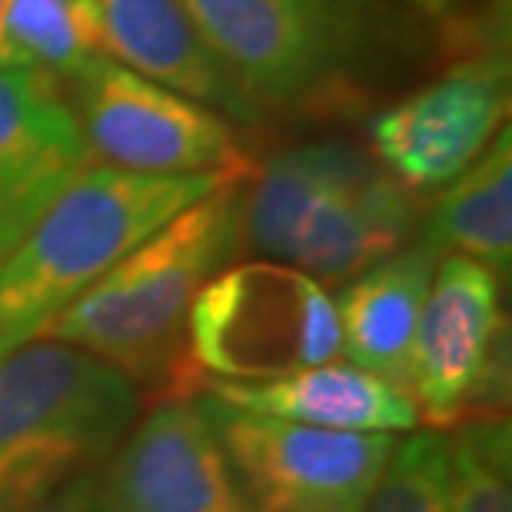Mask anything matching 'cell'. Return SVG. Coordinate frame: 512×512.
<instances>
[{
    "instance_id": "6da1fadb",
    "label": "cell",
    "mask_w": 512,
    "mask_h": 512,
    "mask_svg": "<svg viewBox=\"0 0 512 512\" xmlns=\"http://www.w3.org/2000/svg\"><path fill=\"white\" fill-rule=\"evenodd\" d=\"M247 187V177H233L163 223L60 313L44 340L114 366L133 386L177 370L193 300L243 253Z\"/></svg>"
},
{
    "instance_id": "7a4b0ae2",
    "label": "cell",
    "mask_w": 512,
    "mask_h": 512,
    "mask_svg": "<svg viewBox=\"0 0 512 512\" xmlns=\"http://www.w3.org/2000/svg\"><path fill=\"white\" fill-rule=\"evenodd\" d=\"M233 177L250 173L150 177L90 163L0 260V356L44 340L137 243Z\"/></svg>"
},
{
    "instance_id": "3957f363",
    "label": "cell",
    "mask_w": 512,
    "mask_h": 512,
    "mask_svg": "<svg viewBox=\"0 0 512 512\" xmlns=\"http://www.w3.org/2000/svg\"><path fill=\"white\" fill-rule=\"evenodd\" d=\"M137 419V386L67 343L0 356V512H30L94 476Z\"/></svg>"
},
{
    "instance_id": "277c9868",
    "label": "cell",
    "mask_w": 512,
    "mask_h": 512,
    "mask_svg": "<svg viewBox=\"0 0 512 512\" xmlns=\"http://www.w3.org/2000/svg\"><path fill=\"white\" fill-rule=\"evenodd\" d=\"M250 104L296 107L333 94L380 50V0H183Z\"/></svg>"
},
{
    "instance_id": "5b68a950",
    "label": "cell",
    "mask_w": 512,
    "mask_h": 512,
    "mask_svg": "<svg viewBox=\"0 0 512 512\" xmlns=\"http://www.w3.org/2000/svg\"><path fill=\"white\" fill-rule=\"evenodd\" d=\"M183 350L187 376L223 383H270L340 360L333 293L296 266L233 263L197 293Z\"/></svg>"
},
{
    "instance_id": "8992f818",
    "label": "cell",
    "mask_w": 512,
    "mask_h": 512,
    "mask_svg": "<svg viewBox=\"0 0 512 512\" xmlns=\"http://www.w3.org/2000/svg\"><path fill=\"white\" fill-rule=\"evenodd\" d=\"M506 320L499 273L469 256H439L419 313L409 396L419 423L456 433L479 419H506L499 406L509 386Z\"/></svg>"
},
{
    "instance_id": "52a82bcc",
    "label": "cell",
    "mask_w": 512,
    "mask_h": 512,
    "mask_svg": "<svg viewBox=\"0 0 512 512\" xmlns=\"http://www.w3.org/2000/svg\"><path fill=\"white\" fill-rule=\"evenodd\" d=\"M256 512H363L396 453L393 433H336L197 396Z\"/></svg>"
},
{
    "instance_id": "ba28073f",
    "label": "cell",
    "mask_w": 512,
    "mask_h": 512,
    "mask_svg": "<svg viewBox=\"0 0 512 512\" xmlns=\"http://www.w3.org/2000/svg\"><path fill=\"white\" fill-rule=\"evenodd\" d=\"M90 160L150 177L250 173L237 124L197 100L97 60L67 87Z\"/></svg>"
},
{
    "instance_id": "9c48e42d",
    "label": "cell",
    "mask_w": 512,
    "mask_h": 512,
    "mask_svg": "<svg viewBox=\"0 0 512 512\" xmlns=\"http://www.w3.org/2000/svg\"><path fill=\"white\" fill-rule=\"evenodd\" d=\"M506 110V54L466 57L370 120V157L413 197H433L479 160Z\"/></svg>"
},
{
    "instance_id": "30bf717a",
    "label": "cell",
    "mask_w": 512,
    "mask_h": 512,
    "mask_svg": "<svg viewBox=\"0 0 512 512\" xmlns=\"http://www.w3.org/2000/svg\"><path fill=\"white\" fill-rule=\"evenodd\" d=\"M97 512H256L197 396H170L97 473Z\"/></svg>"
},
{
    "instance_id": "8fae6325",
    "label": "cell",
    "mask_w": 512,
    "mask_h": 512,
    "mask_svg": "<svg viewBox=\"0 0 512 512\" xmlns=\"http://www.w3.org/2000/svg\"><path fill=\"white\" fill-rule=\"evenodd\" d=\"M90 163L67 84L0 70V260Z\"/></svg>"
},
{
    "instance_id": "7c38bea8",
    "label": "cell",
    "mask_w": 512,
    "mask_h": 512,
    "mask_svg": "<svg viewBox=\"0 0 512 512\" xmlns=\"http://www.w3.org/2000/svg\"><path fill=\"white\" fill-rule=\"evenodd\" d=\"M97 14L114 64L217 110L233 124L260 117L183 0H97Z\"/></svg>"
},
{
    "instance_id": "4fadbf2b",
    "label": "cell",
    "mask_w": 512,
    "mask_h": 512,
    "mask_svg": "<svg viewBox=\"0 0 512 512\" xmlns=\"http://www.w3.org/2000/svg\"><path fill=\"white\" fill-rule=\"evenodd\" d=\"M419 227V197L366 157L310 210L296 233L286 266L313 280L346 283L386 256L399 253Z\"/></svg>"
},
{
    "instance_id": "5bb4252c",
    "label": "cell",
    "mask_w": 512,
    "mask_h": 512,
    "mask_svg": "<svg viewBox=\"0 0 512 512\" xmlns=\"http://www.w3.org/2000/svg\"><path fill=\"white\" fill-rule=\"evenodd\" d=\"M200 393L247 413L286 419L336 433H409L419 426L416 403L406 389L346 360H330L270 383L200 380Z\"/></svg>"
},
{
    "instance_id": "9a60e30c",
    "label": "cell",
    "mask_w": 512,
    "mask_h": 512,
    "mask_svg": "<svg viewBox=\"0 0 512 512\" xmlns=\"http://www.w3.org/2000/svg\"><path fill=\"white\" fill-rule=\"evenodd\" d=\"M439 253L413 243L343 283L333 296L340 356L409 393L413 343Z\"/></svg>"
},
{
    "instance_id": "2e32d148",
    "label": "cell",
    "mask_w": 512,
    "mask_h": 512,
    "mask_svg": "<svg viewBox=\"0 0 512 512\" xmlns=\"http://www.w3.org/2000/svg\"><path fill=\"white\" fill-rule=\"evenodd\" d=\"M366 157L370 153L336 140L300 143L273 153L247 187L243 250H253L260 260L286 263L310 210L336 183L363 167Z\"/></svg>"
},
{
    "instance_id": "e0dca14e",
    "label": "cell",
    "mask_w": 512,
    "mask_h": 512,
    "mask_svg": "<svg viewBox=\"0 0 512 512\" xmlns=\"http://www.w3.org/2000/svg\"><path fill=\"white\" fill-rule=\"evenodd\" d=\"M439 256L456 253L506 273L512 263V137L503 127L466 173L439 193L423 240Z\"/></svg>"
},
{
    "instance_id": "ac0fdd59",
    "label": "cell",
    "mask_w": 512,
    "mask_h": 512,
    "mask_svg": "<svg viewBox=\"0 0 512 512\" xmlns=\"http://www.w3.org/2000/svg\"><path fill=\"white\" fill-rule=\"evenodd\" d=\"M97 0H7L0 17V70H34L74 84L104 60Z\"/></svg>"
},
{
    "instance_id": "d6986e66",
    "label": "cell",
    "mask_w": 512,
    "mask_h": 512,
    "mask_svg": "<svg viewBox=\"0 0 512 512\" xmlns=\"http://www.w3.org/2000/svg\"><path fill=\"white\" fill-rule=\"evenodd\" d=\"M446 512H512V436L506 419L449 433Z\"/></svg>"
},
{
    "instance_id": "ffe728a7",
    "label": "cell",
    "mask_w": 512,
    "mask_h": 512,
    "mask_svg": "<svg viewBox=\"0 0 512 512\" xmlns=\"http://www.w3.org/2000/svg\"><path fill=\"white\" fill-rule=\"evenodd\" d=\"M449 436L413 433L396 443L386 473L363 512H446Z\"/></svg>"
},
{
    "instance_id": "44dd1931",
    "label": "cell",
    "mask_w": 512,
    "mask_h": 512,
    "mask_svg": "<svg viewBox=\"0 0 512 512\" xmlns=\"http://www.w3.org/2000/svg\"><path fill=\"white\" fill-rule=\"evenodd\" d=\"M30 512H97V473L84 476L67 489H60L54 499H47L44 506Z\"/></svg>"
},
{
    "instance_id": "7402d4cb",
    "label": "cell",
    "mask_w": 512,
    "mask_h": 512,
    "mask_svg": "<svg viewBox=\"0 0 512 512\" xmlns=\"http://www.w3.org/2000/svg\"><path fill=\"white\" fill-rule=\"evenodd\" d=\"M403 4H409L413 10H419V14H426V17H443L453 10L456 0H403Z\"/></svg>"
},
{
    "instance_id": "603a6c76",
    "label": "cell",
    "mask_w": 512,
    "mask_h": 512,
    "mask_svg": "<svg viewBox=\"0 0 512 512\" xmlns=\"http://www.w3.org/2000/svg\"><path fill=\"white\" fill-rule=\"evenodd\" d=\"M4 4H7V0H0V17H4Z\"/></svg>"
}]
</instances>
